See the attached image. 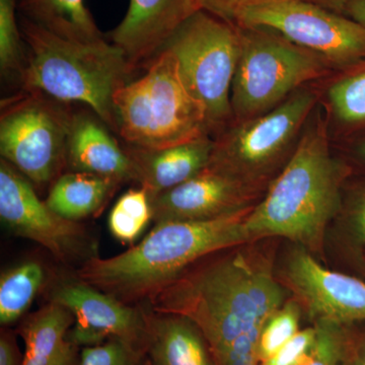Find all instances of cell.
Returning <instances> with one entry per match:
<instances>
[{
  "instance_id": "cell-1",
  "label": "cell",
  "mask_w": 365,
  "mask_h": 365,
  "mask_svg": "<svg viewBox=\"0 0 365 365\" xmlns=\"http://www.w3.org/2000/svg\"><path fill=\"white\" fill-rule=\"evenodd\" d=\"M266 240L203 259L151 297L150 311L189 319L215 365L260 364L262 330L290 297Z\"/></svg>"
},
{
  "instance_id": "cell-2",
  "label": "cell",
  "mask_w": 365,
  "mask_h": 365,
  "mask_svg": "<svg viewBox=\"0 0 365 365\" xmlns=\"http://www.w3.org/2000/svg\"><path fill=\"white\" fill-rule=\"evenodd\" d=\"M326 108L312 113L297 150L245 220L250 241L283 237L322 257L343 205L352 167L333 155Z\"/></svg>"
},
{
  "instance_id": "cell-3",
  "label": "cell",
  "mask_w": 365,
  "mask_h": 365,
  "mask_svg": "<svg viewBox=\"0 0 365 365\" xmlns=\"http://www.w3.org/2000/svg\"><path fill=\"white\" fill-rule=\"evenodd\" d=\"M252 209L201 222L155 223L124 253L81 264L78 279L127 304L148 302L211 255L250 242L245 220Z\"/></svg>"
},
{
  "instance_id": "cell-4",
  "label": "cell",
  "mask_w": 365,
  "mask_h": 365,
  "mask_svg": "<svg viewBox=\"0 0 365 365\" xmlns=\"http://www.w3.org/2000/svg\"><path fill=\"white\" fill-rule=\"evenodd\" d=\"M20 26L29 54L20 76L25 90L83 103L117 131L114 96L134 71L123 50L104 38L66 39L21 16Z\"/></svg>"
},
{
  "instance_id": "cell-5",
  "label": "cell",
  "mask_w": 365,
  "mask_h": 365,
  "mask_svg": "<svg viewBox=\"0 0 365 365\" xmlns=\"http://www.w3.org/2000/svg\"><path fill=\"white\" fill-rule=\"evenodd\" d=\"M114 105L117 132L132 148L163 150L212 135L205 110L165 48L148 62L143 76L116 91Z\"/></svg>"
},
{
  "instance_id": "cell-6",
  "label": "cell",
  "mask_w": 365,
  "mask_h": 365,
  "mask_svg": "<svg viewBox=\"0 0 365 365\" xmlns=\"http://www.w3.org/2000/svg\"><path fill=\"white\" fill-rule=\"evenodd\" d=\"M319 103L318 91L307 85L266 114L232 122L215 137L209 165L265 195L294 155Z\"/></svg>"
},
{
  "instance_id": "cell-7",
  "label": "cell",
  "mask_w": 365,
  "mask_h": 365,
  "mask_svg": "<svg viewBox=\"0 0 365 365\" xmlns=\"http://www.w3.org/2000/svg\"><path fill=\"white\" fill-rule=\"evenodd\" d=\"M240 55L232 81V122L275 109L299 88L334 71L309 50L264 28H241Z\"/></svg>"
},
{
  "instance_id": "cell-8",
  "label": "cell",
  "mask_w": 365,
  "mask_h": 365,
  "mask_svg": "<svg viewBox=\"0 0 365 365\" xmlns=\"http://www.w3.org/2000/svg\"><path fill=\"white\" fill-rule=\"evenodd\" d=\"M163 48L176 57L182 81L205 110L211 133L217 135L232 122L230 93L240 55L239 29L200 9Z\"/></svg>"
},
{
  "instance_id": "cell-9",
  "label": "cell",
  "mask_w": 365,
  "mask_h": 365,
  "mask_svg": "<svg viewBox=\"0 0 365 365\" xmlns=\"http://www.w3.org/2000/svg\"><path fill=\"white\" fill-rule=\"evenodd\" d=\"M234 25L280 34L322 57L334 71L365 61V28L304 0H250L237 11Z\"/></svg>"
},
{
  "instance_id": "cell-10",
  "label": "cell",
  "mask_w": 365,
  "mask_h": 365,
  "mask_svg": "<svg viewBox=\"0 0 365 365\" xmlns=\"http://www.w3.org/2000/svg\"><path fill=\"white\" fill-rule=\"evenodd\" d=\"M26 91L2 106L0 153L33 185L45 186L67 165L73 115L44 93Z\"/></svg>"
},
{
  "instance_id": "cell-11",
  "label": "cell",
  "mask_w": 365,
  "mask_h": 365,
  "mask_svg": "<svg viewBox=\"0 0 365 365\" xmlns=\"http://www.w3.org/2000/svg\"><path fill=\"white\" fill-rule=\"evenodd\" d=\"M0 218L14 234L37 242L63 263H85L97 257L86 228L54 212L40 200L33 182L4 160L0 163Z\"/></svg>"
},
{
  "instance_id": "cell-12",
  "label": "cell",
  "mask_w": 365,
  "mask_h": 365,
  "mask_svg": "<svg viewBox=\"0 0 365 365\" xmlns=\"http://www.w3.org/2000/svg\"><path fill=\"white\" fill-rule=\"evenodd\" d=\"M276 273L313 323H365V280L361 278L329 270L297 246L287 254Z\"/></svg>"
},
{
  "instance_id": "cell-13",
  "label": "cell",
  "mask_w": 365,
  "mask_h": 365,
  "mask_svg": "<svg viewBox=\"0 0 365 365\" xmlns=\"http://www.w3.org/2000/svg\"><path fill=\"white\" fill-rule=\"evenodd\" d=\"M51 302L66 307L73 316L69 339L78 347L116 339L146 355L148 328L145 312L78 279L59 285L52 292Z\"/></svg>"
},
{
  "instance_id": "cell-14",
  "label": "cell",
  "mask_w": 365,
  "mask_h": 365,
  "mask_svg": "<svg viewBox=\"0 0 365 365\" xmlns=\"http://www.w3.org/2000/svg\"><path fill=\"white\" fill-rule=\"evenodd\" d=\"M263 196L208 163L192 179L151 198L153 220H216L254 207Z\"/></svg>"
},
{
  "instance_id": "cell-15",
  "label": "cell",
  "mask_w": 365,
  "mask_h": 365,
  "mask_svg": "<svg viewBox=\"0 0 365 365\" xmlns=\"http://www.w3.org/2000/svg\"><path fill=\"white\" fill-rule=\"evenodd\" d=\"M200 9L199 0H130L123 20L109 38L135 68L148 63L180 26Z\"/></svg>"
},
{
  "instance_id": "cell-16",
  "label": "cell",
  "mask_w": 365,
  "mask_h": 365,
  "mask_svg": "<svg viewBox=\"0 0 365 365\" xmlns=\"http://www.w3.org/2000/svg\"><path fill=\"white\" fill-rule=\"evenodd\" d=\"M215 138L207 135L163 150H127L133 165L134 181L150 194V199L188 181L208 165Z\"/></svg>"
},
{
  "instance_id": "cell-17",
  "label": "cell",
  "mask_w": 365,
  "mask_h": 365,
  "mask_svg": "<svg viewBox=\"0 0 365 365\" xmlns=\"http://www.w3.org/2000/svg\"><path fill=\"white\" fill-rule=\"evenodd\" d=\"M98 118L73 115L68 144L67 165L72 172L86 173L122 182L134 180L133 165L127 150L117 141Z\"/></svg>"
},
{
  "instance_id": "cell-18",
  "label": "cell",
  "mask_w": 365,
  "mask_h": 365,
  "mask_svg": "<svg viewBox=\"0 0 365 365\" xmlns=\"http://www.w3.org/2000/svg\"><path fill=\"white\" fill-rule=\"evenodd\" d=\"M73 323L71 312L54 302L29 316L19 328L23 365H79L81 348L69 339Z\"/></svg>"
},
{
  "instance_id": "cell-19",
  "label": "cell",
  "mask_w": 365,
  "mask_h": 365,
  "mask_svg": "<svg viewBox=\"0 0 365 365\" xmlns=\"http://www.w3.org/2000/svg\"><path fill=\"white\" fill-rule=\"evenodd\" d=\"M150 365H215L202 334L189 319L145 312Z\"/></svg>"
},
{
  "instance_id": "cell-20",
  "label": "cell",
  "mask_w": 365,
  "mask_h": 365,
  "mask_svg": "<svg viewBox=\"0 0 365 365\" xmlns=\"http://www.w3.org/2000/svg\"><path fill=\"white\" fill-rule=\"evenodd\" d=\"M118 184L86 173H66L54 182L45 202L57 215L78 222L98 212Z\"/></svg>"
},
{
  "instance_id": "cell-21",
  "label": "cell",
  "mask_w": 365,
  "mask_h": 365,
  "mask_svg": "<svg viewBox=\"0 0 365 365\" xmlns=\"http://www.w3.org/2000/svg\"><path fill=\"white\" fill-rule=\"evenodd\" d=\"M20 16L60 37L81 42L102 39L85 0H20Z\"/></svg>"
},
{
  "instance_id": "cell-22",
  "label": "cell",
  "mask_w": 365,
  "mask_h": 365,
  "mask_svg": "<svg viewBox=\"0 0 365 365\" xmlns=\"http://www.w3.org/2000/svg\"><path fill=\"white\" fill-rule=\"evenodd\" d=\"M326 109L344 132L365 129V61L340 72L326 93Z\"/></svg>"
},
{
  "instance_id": "cell-23",
  "label": "cell",
  "mask_w": 365,
  "mask_h": 365,
  "mask_svg": "<svg viewBox=\"0 0 365 365\" xmlns=\"http://www.w3.org/2000/svg\"><path fill=\"white\" fill-rule=\"evenodd\" d=\"M46 273L35 261L9 269L0 277V324L13 325L28 312L44 285Z\"/></svg>"
},
{
  "instance_id": "cell-24",
  "label": "cell",
  "mask_w": 365,
  "mask_h": 365,
  "mask_svg": "<svg viewBox=\"0 0 365 365\" xmlns=\"http://www.w3.org/2000/svg\"><path fill=\"white\" fill-rule=\"evenodd\" d=\"M338 218L343 254L355 272L365 277V182L344 192Z\"/></svg>"
},
{
  "instance_id": "cell-25",
  "label": "cell",
  "mask_w": 365,
  "mask_h": 365,
  "mask_svg": "<svg viewBox=\"0 0 365 365\" xmlns=\"http://www.w3.org/2000/svg\"><path fill=\"white\" fill-rule=\"evenodd\" d=\"M316 340L297 365H347L351 357L359 324L343 325L333 322H314Z\"/></svg>"
},
{
  "instance_id": "cell-26",
  "label": "cell",
  "mask_w": 365,
  "mask_h": 365,
  "mask_svg": "<svg viewBox=\"0 0 365 365\" xmlns=\"http://www.w3.org/2000/svg\"><path fill=\"white\" fill-rule=\"evenodd\" d=\"M153 206L145 189H131L120 197L110 212L108 227L113 237L132 244L153 220Z\"/></svg>"
},
{
  "instance_id": "cell-27",
  "label": "cell",
  "mask_w": 365,
  "mask_h": 365,
  "mask_svg": "<svg viewBox=\"0 0 365 365\" xmlns=\"http://www.w3.org/2000/svg\"><path fill=\"white\" fill-rule=\"evenodd\" d=\"M20 0H0V68L4 76L20 74L26 63V43L18 18Z\"/></svg>"
},
{
  "instance_id": "cell-28",
  "label": "cell",
  "mask_w": 365,
  "mask_h": 365,
  "mask_svg": "<svg viewBox=\"0 0 365 365\" xmlns=\"http://www.w3.org/2000/svg\"><path fill=\"white\" fill-rule=\"evenodd\" d=\"M302 314V307L297 300L289 297L284 304L269 319L259 339L258 359L260 364L270 359L299 332Z\"/></svg>"
},
{
  "instance_id": "cell-29",
  "label": "cell",
  "mask_w": 365,
  "mask_h": 365,
  "mask_svg": "<svg viewBox=\"0 0 365 365\" xmlns=\"http://www.w3.org/2000/svg\"><path fill=\"white\" fill-rule=\"evenodd\" d=\"M146 356L133 346L113 339L81 348L79 365H145Z\"/></svg>"
},
{
  "instance_id": "cell-30",
  "label": "cell",
  "mask_w": 365,
  "mask_h": 365,
  "mask_svg": "<svg viewBox=\"0 0 365 365\" xmlns=\"http://www.w3.org/2000/svg\"><path fill=\"white\" fill-rule=\"evenodd\" d=\"M316 326L300 330L292 340L260 365H297L309 352L316 340Z\"/></svg>"
},
{
  "instance_id": "cell-31",
  "label": "cell",
  "mask_w": 365,
  "mask_h": 365,
  "mask_svg": "<svg viewBox=\"0 0 365 365\" xmlns=\"http://www.w3.org/2000/svg\"><path fill=\"white\" fill-rule=\"evenodd\" d=\"M248 1L250 0H199V4L203 11L234 24L237 11Z\"/></svg>"
},
{
  "instance_id": "cell-32",
  "label": "cell",
  "mask_w": 365,
  "mask_h": 365,
  "mask_svg": "<svg viewBox=\"0 0 365 365\" xmlns=\"http://www.w3.org/2000/svg\"><path fill=\"white\" fill-rule=\"evenodd\" d=\"M24 354L19 348L16 334L2 329L0 334V365H23Z\"/></svg>"
},
{
  "instance_id": "cell-33",
  "label": "cell",
  "mask_w": 365,
  "mask_h": 365,
  "mask_svg": "<svg viewBox=\"0 0 365 365\" xmlns=\"http://www.w3.org/2000/svg\"><path fill=\"white\" fill-rule=\"evenodd\" d=\"M344 16L365 28V0H350L346 6Z\"/></svg>"
},
{
  "instance_id": "cell-34",
  "label": "cell",
  "mask_w": 365,
  "mask_h": 365,
  "mask_svg": "<svg viewBox=\"0 0 365 365\" xmlns=\"http://www.w3.org/2000/svg\"><path fill=\"white\" fill-rule=\"evenodd\" d=\"M347 365H365V326L364 328L359 326L356 343Z\"/></svg>"
},
{
  "instance_id": "cell-35",
  "label": "cell",
  "mask_w": 365,
  "mask_h": 365,
  "mask_svg": "<svg viewBox=\"0 0 365 365\" xmlns=\"http://www.w3.org/2000/svg\"><path fill=\"white\" fill-rule=\"evenodd\" d=\"M304 1L316 4L333 13L344 14L346 6L349 4L350 0H304Z\"/></svg>"
},
{
  "instance_id": "cell-36",
  "label": "cell",
  "mask_w": 365,
  "mask_h": 365,
  "mask_svg": "<svg viewBox=\"0 0 365 365\" xmlns=\"http://www.w3.org/2000/svg\"><path fill=\"white\" fill-rule=\"evenodd\" d=\"M354 155L362 165H365V137L360 138L354 146Z\"/></svg>"
},
{
  "instance_id": "cell-37",
  "label": "cell",
  "mask_w": 365,
  "mask_h": 365,
  "mask_svg": "<svg viewBox=\"0 0 365 365\" xmlns=\"http://www.w3.org/2000/svg\"><path fill=\"white\" fill-rule=\"evenodd\" d=\"M145 365H150V364H148V361H146V364H145Z\"/></svg>"
}]
</instances>
